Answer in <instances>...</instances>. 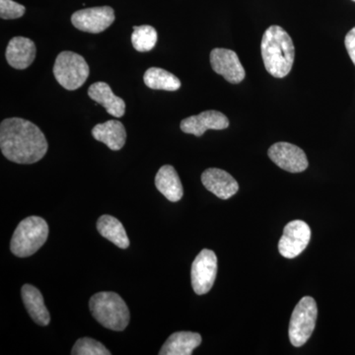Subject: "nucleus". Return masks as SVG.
I'll list each match as a JSON object with an SVG mask.
<instances>
[{
	"label": "nucleus",
	"instance_id": "1",
	"mask_svg": "<svg viewBox=\"0 0 355 355\" xmlns=\"http://www.w3.org/2000/svg\"><path fill=\"white\" fill-rule=\"evenodd\" d=\"M48 147L44 133L31 121L20 118L2 121L0 148L8 160L17 164H33L44 158Z\"/></svg>",
	"mask_w": 355,
	"mask_h": 355
},
{
	"label": "nucleus",
	"instance_id": "2",
	"mask_svg": "<svg viewBox=\"0 0 355 355\" xmlns=\"http://www.w3.org/2000/svg\"><path fill=\"white\" fill-rule=\"evenodd\" d=\"M261 58L268 73L275 78H284L291 71L295 58V48L288 33L272 25L263 34L261 43Z\"/></svg>",
	"mask_w": 355,
	"mask_h": 355
},
{
	"label": "nucleus",
	"instance_id": "3",
	"mask_svg": "<svg viewBox=\"0 0 355 355\" xmlns=\"http://www.w3.org/2000/svg\"><path fill=\"white\" fill-rule=\"evenodd\" d=\"M89 308L98 323L109 330H125L130 323V314L127 304L114 292H99L91 297Z\"/></svg>",
	"mask_w": 355,
	"mask_h": 355
},
{
	"label": "nucleus",
	"instance_id": "4",
	"mask_svg": "<svg viewBox=\"0 0 355 355\" xmlns=\"http://www.w3.org/2000/svg\"><path fill=\"white\" fill-rule=\"evenodd\" d=\"M49 236V225L42 217L23 219L14 231L10 243L12 254L19 258L32 256L44 246Z\"/></svg>",
	"mask_w": 355,
	"mask_h": 355
},
{
	"label": "nucleus",
	"instance_id": "5",
	"mask_svg": "<svg viewBox=\"0 0 355 355\" xmlns=\"http://www.w3.org/2000/svg\"><path fill=\"white\" fill-rule=\"evenodd\" d=\"M90 69L83 57L73 51H62L53 65V76L67 90L80 88L87 80Z\"/></svg>",
	"mask_w": 355,
	"mask_h": 355
},
{
	"label": "nucleus",
	"instance_id": "6",
	"mask_svg": "<svg viewBox=\"0 0 355 355\" xmlns=\"http://www.w3.org/2000/svg\"><path fill=\"white\" fill-rule=\"evenodd\" d=\"M318 308L315 299L305 296L292 313L288 335L292 345L302 347L309 340L316 326Z\"/></svg>",
	"mask_w": 355,
	"mask_h": 355
},
{
	"label": "nucleus",
	"instance_id": "7",
	"mask_svg": "<svg viewBox=\"0 0 355 355\" xmlns=\"http://www.w3.org/2000/svg\"><path fill=\"white\" fill-rule=\"evenodd\" d=\"M191 286L198 295L210 291L217 275V257L211 250L203 249L191 265Z\"/></svg>",
	"mask_w": 355,
	"mask_h": 355
},
{
	"label": "nucleus",
	"instance_id": "8",
	"mask_svg": "<svg viewBox=\"0 0 355 355\" xmlns=\"http://www.w3.org/2000/svg\"><path fill=\"white\" fill-rule=\"evenodd\" d=\"M114 11L112 7L101 6L83 9L72 14L71 22L76 29L92 34H99L113 24Z\"/></svg>",
	"mask_w": 355,
	"mask_h": 355
},
{
	"label": "nucleus",
	"instance_id": "9",
	"mask_svg": "<svg viewBox=\"0 0 355 355\" xmlns=\"http://www.w3.org/2000/svg\"><path fill=\"white\" fill-rule=\"evenodd\" d=\"M310 239L311 229L306 222H289L284 227V235L279 240V253L286 259L296 258L307 248Z\"/></svg>",
	"mask_w": 355,
	"mask_h": 355
},
{
	"label": "nucleus",
	"instance_id": "10",
	"mask_svg": "<svg viewBox=\"0 0 355 355\" xmlns=\"http://www.w3.org/2000/svg\"><path fill=\"white\" fill-rule=\"evenodd\" d=\"M268 157L282 170L291 173H301L308 168L307 156L300 147L277 142L268 149Z\"/></svg>",
	"mask_w": 355,
	"mask_h": 355
},
{
	"label": "nucleus",
	"instance_id": "11",
	"mask_svg": "<svg viewBox=\"0 0 355 355\" xmlns=\"http://www.w3.org/2000/svg\"><path fill=\"white\" fill-rule=\"evenodd\" d=\"M212 69L223 76L228 83L238 84L244 80L246 71L234 51L228 49H214L210 53Z\"/></svg>",
	"mask_w": 355,
	"mask_h": 355
},
{
	"label": "nucleus",
	"instance_id": "12",
	"mask_svg": "<svg viewBox=\"0 0 355 355\" xmlns=\"http://www.w3.org/2000/svg\"><path fill=\"white\" fill-rule=\"evenodd\" d=\"M181 130L184 133L202 137L209 130H221L229 127V121L221 112L205 111L198 116H191L182 121Z\"/></svg>",
	"mask_w": 355,
	"mask_h": 355
},
{
	"label": "nucleus",
	"instance_id": "13",
	"mask_svg": "<svg viewBox=\"0 0 355 355\" xmlns=\"http://www.w3.org/2000/svg\"><path fill=\"white\" fill-rule=\"evenodd\" d=\"M203 186L221 200L232 198L239 191V184L229 173L217 168H209L202 175Z\"/></svg>",
	"mask_w": 355,
	"mask_h": 355
},
{
	"label": "nucleus",
	"instance_id": "14",
	"mask_svg": "<svg viewBox=\"0 0 355 355\" xmlns=\"http://www.w3.org/2000/svg\"><path fill=\"white\" fill-rule=\"evenodd\" d=\"M36 44L24 37H14L6 48V60L16 69H25L33 64L36 58Z\"/></svg>",
	"mask_w": 355,
	"mask_h": 355
},
{
	"label": "nucleus",
	"instance_id": "15",
	"mask_svg": "<svg viewBox=\"0 0 355 355\" xmlns=\"http://www.w3.org/2000/svg\"><path fill=\"white\" fill-rule=\"evenodd\" d=\"M88 95L98 104L102 105L106 111L114 118L125 116V103L121 98L114 94L109 84L96 83L88 89Z\"/></svg>",
	"mask_w": 355,
	"mask_h": 355
},
{
	"label": "nucleus",
	"instance_id": "16",
	"mask_svg": "<svg viewBox=\"0 0 355 355\" xmlns=\"http://www.w3.org/2000/svg\"><path fill=\"white\" fill-rule=\"evenodd\" d=\"M93 137L106 144L111 150H121L127 140V132L120 121L110 120L95 125L92 130Z\"/></svg>",
	"mask_w": 355,
	"mask_h": 355
},
{
	"label": "nucleus",
	"instance_id": "17",
	"mask_svg": "<svg viewBox=\"0 0 355 355\" xmlns=\"http://www.w3.org/2000/svg\"><path fill=\"white\" fill-rule=\"evenodd\" d=\"M202 336L193 331H178L168 338L160 355H191L202 343Z\"/></svg>",
	"mask_w": 355,
	"mask_h": 355
},
{
	"label": "nucleus",
	"instance_id": "18",
	"mask_svg": "<svg viewBox=\"0 0 355 355\" xmlns=\"http://www.w3.org/2000/svg\"><path fill=\"white\" fill-rule=\"evenodd\" d=\"M155 186L170 202H177L183 198L184 190L181 180L171 165L162 166L159 169L155 177Z\"/></svg>",
	"mask_w": 355,
	"mask_h": 355
},
{
	"label": "nucleus",
	"instance_id": "19",
	"mask_svg": "<svg viewBox=\"0 0 355 355\" xmlns=\"http://www.w3.org/2000/svg\"><path fill=\"white\" fill-rule=\"evenodd\" d=\"M23 302L35 323L48 326L51 322L50 313L44 305L41 291L31 284H25L21 289Z\"/></svg>",
	"mask_w": 355,
	"mask_h": 355
},
{
	"label": "nucleus",
	"instance_id": "20",
	"mask_svg": "<svg viewBox=\"0 0 355 355\" xmlns=\"http://www.w3.org/2000/svg\"><path fill=\"white\" fill-rule=\"evenodd\" d=\"M97 230L103 237L113 243L121 249H128L130 246L125 229L120 220L111 216H102L97 221Z\"/></svg>",
	"mask_w": 355,
	"mask_h": 355
},
{
	"label": "nucleus",
	"instance_id": "21",
	"mask_svg": "<svg viewBox=\"0 0 355 355\" xmlns=\"http://www.w3.org/2000/svg\"><path fill=\"white\" fill-rule=\"evenodd\" d=\"M144 83L154 90L177 91L181 81L171 72L159 67H151L144 73Z\"/></svg>",
	"mask_w": 355,
	"mask_h": 355
},
{
	"label": "nucleus",
	"instance_id": "22",
	"mask_svg": "<svg viewBox=\"0 0 355 355\" xmlns=\"http://www.w3.org/2000/svg\"><path fill=\"white\" fill-rule=\"evenodd\" d=\"M132 43L133 48L140 53L151 51L157 43V32L153 26H135Z\"/></svg>",
	"mask_w": 355,
	"mask_h": 355
},
{
	"label": "nucleus",
	"instance_id": "23",
	"mask_svg": "<svg viewBox=\"0 0 355 355\" xmlns=\"http://www.w3.org/2000/svg\"><path fill=\"white\" fill-rule=\"evenodd\" d=\"M72 355H110L109 352L101 343L90 338H79L74 345Z\"/></svg>",
	"mask_w": 355,
	"mask_h": 355
},
{
	"label": "nucleus",
	"instance_id": "24",
	"mask_svg": "<svg viewBox=\"0 0 355 355\" xmlns=\"http://www.w3.org/2000/svg\"><path fill=\"white\" fill-rule=\"evenodd\" d=\"M25 11V6L13 0H0V17L2 19H17L24 15Z\"/></svg>",
	"mask_w": 355,
	"mask_h": 355
},
{
	"label": "nucleus",
	"instance_id": "25",
	"mask_svg": "<svg viewBox=\"0 0 355 355\" xmlns=\"http://www.w3.org/2000/svg\"><path fill=\"white\" fill-rule=\"evenodd\" d=\"M345 44L350 60L355 65V27L347 33V36H345Z\"/></svg>",
	"mask_w": 355,
	"mask_h": 355
},
{
	"label": "nucleus",
	"instance_id": "26",
	"mask_svg": "<svg viewBox=\"0 0 355 355\" xmlns=\"http://www.w3.org/2000/svg\"><path fill=\"white\" fill-rule=\"evenodd\" d=\"M354 1H355V0H354Z\"/></svg>",
	"mask_w": 355,
	"mask_h": 355
}]
</instances>
